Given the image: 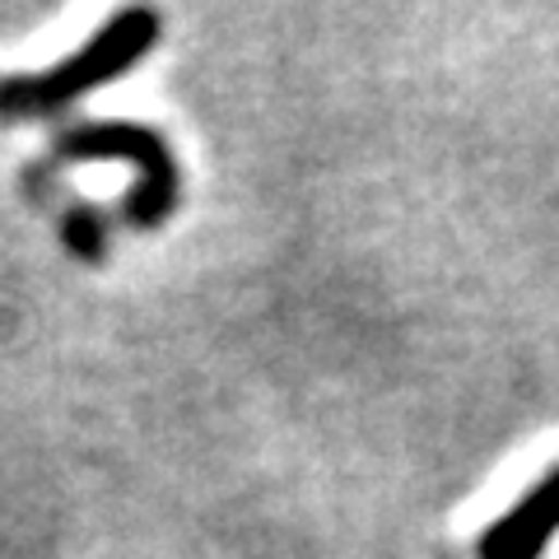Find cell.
<instances>
[{"instance_id":"cell-1","label":"cell","mask_w":559,"mask_h":559,"mask_svg":"<svg viewBox=\"0 0 559 559\" xmlns=\"http://www.w3.org/2000/svg\"><path fill=\"white\" fill-rule=\"evenodd\" d=\"M154 33H159V20L150 10H127L112 24H103L98 38L80 57L51 66L43 75H5L0 80V121L47 117L66 103L94 94L98 84H112L121 70L135 66L154 47Z\"/></svg>"},{"instance_id":"cell-2","label":"cell","mask_w":559,"mask_h":559,"mask_svg":"<svg viewBox=\"0 0 559 559\" xmlns=\"http://www.w3.org/2000/svg\"><path fill=\"white\" fill-rule=\"evenodd\" d=\"M61 159H131L140 164V182L127 201V219L135 229H159L164 215L178 201V168H173L164 140L145 127H127V121H98L84 131L57 135Z\"/></svg>"},{"instance_id":"cell-3","label":"cell","mask_w":559,"mask_h":559,"mask_svg":"<svg viewBox=\"0 0 559 559\" xmlns=\"http://www.w3.org/2000/svg\"><path fill=\"white\" fill-rule=\"evenodd\" d=\"M555 527H559V471L480 540V559H536V550L546 546Z\"/></svg>"},{"instance_id":"cell-4","label":"cell","mask_w":559,"mask_h":559,"mask_svg":"<svg viewBox=\"0 0 559 559\" xmlns=\"http://www.w3.org/2000/svg\"><path fill=\"white\" fill-rule=\"evenodd\" d=\"M66 242L75 248L80 257L90 261H103V219L94 215V210H75L66 224Z\"/></svg>"}]
</instances>
